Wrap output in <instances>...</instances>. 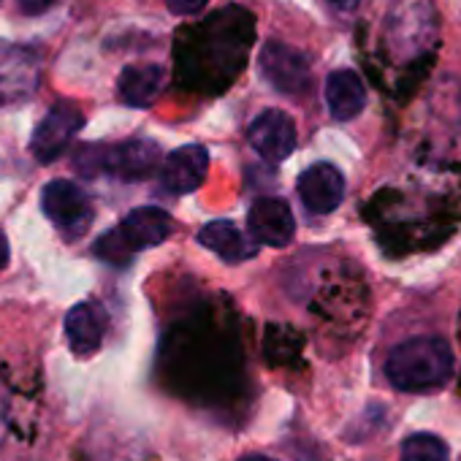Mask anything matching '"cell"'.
Listing matches in <instances>:
<instances>
[{
  "instance_id": "1",
  "label": "cell",
  "mask_w": 461,
  "mask_h": 461,
  "mask_svg": "<svg viewBox=\"0 0 461 461\" xmlns=\"http://www.w3.org/2000/svg\"><path fill=\"white\" fill-rule=\"evenodd\" d=\"M453 350L439 337H412L399 342L385 361V377L396 391L426 393L453 377Z\"/></svg>"
},
{
  "instance_id": "2",
  "label": "cell",
  "mask_w": 461,
  "mask_h": 461,
  "mask_svg": "<svg viewBox=\"0 0 461 461\" xmlns=\"http://www.w3.org/2000/svg\"><path fill=\"white\" fill-rule=\"evenodd\" d=\"M77 160H93L82 168L90 176L106 171L125 182H141L160 166V147L152 139H128L114 147H85Z\"/></svg>"
},
{
  "instance_id": "3",
  "label": "cell",
  "mask_w": 461,
  "mask_h": 461,
  "mask_svg": "<svg viewBox=\"0 0 461 461\" xmlns=\"http://www.w3.org/2000/svg\"><path fill=\"white\" fill-rule=\"evenodd\" d=\"M41 209L66 237H82L93 220L87 193L71 179H52L41 190Z\"/></svg>"
},
{
  "instance_id": "4",
  "label": "cell",
  "mask_w": 461,
  "mask_h": 461,
  "mask_svg": "<svg viewBox=\"0 0 461 461\" xmlns=\"http://www.w3.org/2000/svg\"><path fill=\"white\" fill-rule=\"evenodd\" d=\"M82 125H85V114L74 104H58V106H52L47 112V117L33 131L31 152L44 166L47 163H55L68 149V144L82 131Z\"/></svg>"
},
{
  "instance_id": "5",
  "label": "cell",
  "mask_w": 461,
  "mask_h": 461,
  "mask_svg": "<svg viewBox=\"0 0 461 461\" xmlns=\"http://www.w3.org/2000/svg\"><path fill=\"white\" fill-rule=\"evenodd\" d=\"M261 74L283 95H299L310 87V60L280 41H267L261 50Z\"/></svg>"
},
{
  "instance_id": "6",
  "label": "cell",
  "mask_w": 461,
  "mask_h": 461,
  "mask_svg": "<svg viewBox=\"0 0 461 461\" xmlns=\"http://www.w3.org/2000/svg\"><path fill=\"white\" fill-rule=\"evenodd\" d=\"M248 228L258 245L285 248L288 242H294L296 220L283 198H258L248 212Z\"/></svg>"
},
{
  "instance_id": "7",
  "label": "cell",
  "mask_w": 461,
  "mask_h": 461,
  "mask_svg": "<svg viewBox=\"0 0 461 461\" xmlns=\"http://www.w3.org/2000/svg\"><path fill=\"white\" fill-rule=\"evenodd\" d=\"M250 144L258 155H264L272 163H283L296 149V125L294 120L280 109L261 112L250 125Z\"/></svg>"
},
{
  "instance_id": "8",
  "label": "cell",
  "mask_w": 461,
  "mask_h": 461,
  "mask_svg": "<svg viewBox=\"0 0 461 461\" xmlns=\"http://www.w3.org/2000/svg\"><path fill=\"white\" fill-rule=\"evenodd\" d=\"M299 198L312 214L334 212L345 198V176L331 163H315L299 176Z\"/></svg>"
},
{
  "instance_id": "9",
  "label": "cell",
  "mask_w": 461,
  "mask_h": 461,
  "mask_svg": "<svg viewBox=\"0 0 461 461\" xmlns=\"http://www.w3.org/2000/svg\"><path fill=\"white\" fill-rule=\"evenodd\" d=\"M209 171V152L201 144H185L179 149H174L163 168H160V182L168 193L174 195H185L198 190V185L206 179Z\"/></svg>"
},
{
  "instance_id": "10",
  "label": "cell",
  "mask_w": 461,
  "mask_h": 461,
  "mask_svg": "<svg viewBox=\"0 0 461 461\" xmlns=\"http://www.w3.org/2000/svg\"><path fill=\"white\" fill-rule=\"evenodd\" d=\"M117 228H120L125 245L133 253H139V250L163 245L171 237L174 222H171V214L160 206H139V209L128 212Z\"/></svg>"
},
{
  "instance_id": "11",
  "label": "cell",
  "mask_w": 461,
  "mask_h": 461,
  "mask_svg": "<svg viewBox=\"0 0 461 461\" xmlns=\"http://www.w3.org/2000/svg\"><path fill=\"white\" fill-rule=\"evenodd\" d=\"M198 242L212 250L217 258L225 264H242L258 256V242L248 237L242 228H237L230 220H212L201 225L198 230Z\"/></svg>"
},
{
  "instance_id": "12",
  "label": "cell",
  "mask_w": 461,
  "mask_h": 461,
  "mask_svg": "<svg viewBox=\"0 0 461 461\" xmlns=\"http://www.w3.org/2000/svg\"><path fill=\"white\" fill-rule=\"evenodd\" d=\"M106 326H109V318L101 304L82 302L71 307L66 315V337H68L71 350L82 358L93 356L106 337Z\"/></svg>"
},
{
  "instance_id": "13",
  "label": "cell",
  "mask_w": 461,
  "mask_h": 461,
  "mask_svg": "<svg viewBox=\"0 0 461 461\" xmlns=\"http://www.w3.org/2000/svg\"><path fill=\"white\" fill-rule=\"evenodd\" d=\"M326 104L334 120H353L366 106V87L350 68H337L326 79Z\"/></svg>"
},
{
  "instance_id": "14",
  "label": "cell",
  "mask_w": 461,
  "mask_h": 461,
  "mask_svg": "<svg viewBox=\"0 0 461 461\" xmlns=\"http://www.w3.org/2000/svg\"><path fill=\"white\" fill-rule=\"evenodd\" d=\"M166 85V71L160 66L144 63V66H128L122 68L120 79H117V90L122 104L133 106V109H147L155 104V98L160 95Z\"/></svg>"
},
{
  "instance_id": "15",
  "label": "cell",
  "mask_w": 461,
  "mask_h": 461,
  "mask_svg": "<svg viewBox=\"0 0 461 461\" xmlns=\"http://www.w3.org/2000/svg\"><path fill=\"white\" fill-rule=\"evenodd\" d=\"M447 458H450L447 445L439 437L426 434V431L407 437L402 445V456H399V461H447Z\"/></svg>"
},
{
  "instance_id": "16",
  "label": "cell",
  "mask_w": 461,
  "mask_h": 461,
  "mask_svg": "<svg viewBox=\"0 0 461 461\" xmlns=\"http://www.w3.org/2000/svg\"><path fill=\"white\" fill-rule=\"evenodd\" d=\"M95 256L114 264V267H125L133 258V250L125 245L120 228H114V230H106V234L95 242Z\"/></svg>"
},
{
  "instance_id": "17",
  "label": "cell",
  "mask_w": 461,
  "mask_h": 461,
  "mask_svg": "<svg viewBox=\"0 0 461 461\" xmlns=\"http://www.w3.org/2000/svg\"><path fill=\"white\" fill-rule=\"evenodd\" d=\"M209 0H166V6L174 17H193L198 14Z\"/></svg>"
},
{
  "instance_id": "18",
  "label": "cell",
  "mask_w": 461,
  "mask_h": 461,
  "mask_svg": "<svg viewBox=\"0 0 461 461\" xmlns=\"http://www.w3.org/2000/svg\"><path fill=\"white\" fill-rule=\"evenodd\" d=\"M52 4H55V0H17L20 12L28 14V17H39V14H44V12H50Z\"/></svg>"
},
{
  "instance_id": "19",
  "label": "cell",
  "mask_w": 461,
  "mask_h": 461,
  "mask_svg": "<svg viewBox=\"0 0 461 461\" xmlns=\"http://www.w3.org/2000/svg\"><path fill=\"white\" fill-rule=\"evenodd\" d=\"M323 4H326L329 9L339 12V14H350V12H356V9H358L361 0H323Z\"/></svg>"
},
{
  "instance_id": "20",
  "label": "cell",
  "mask_w": 461,
  "mask_h": 461,
  "mask_svg": "<svg viewBox=\"0 0 461 461\" xmlns=\"http://www.w3.org/2000/svg\"><path fill=\"white\" fill-rule=\"evenodd\" d=\"M6 264H9V240L4 230H0V269H6Z\"/></svg>"
},
{
  "instance_id": "21",
  "label": "cell",
  "mask_w": 461,
  "mask_h": 461,
  "mask_svg": "<svg viewBox=\"0 0 461 461\" xmlns=\"http://www.w3.org/2000/svg\"><path fill=\"white\" fill-rule=\"evenodd\" d=\"M240 461H275V458H269V456H261V453H253V456H245V458H240Z\"/></svg>"
}]
</instances>
